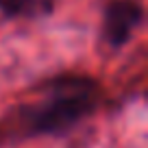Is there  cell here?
<instances>
[{
    "mask_svg": "<svg viewBox=\"0 0 148 148\" xmlns=\"http://www.w3.org/2000/svg\"><path fill=\"white\" fill-rule=\"evenodd\" d=\"M96 105V85L89 79H61L48 87L46 96L28 109L33 133H63L81 122Z\"/></svg>",
    "mask_w": 148,
    "mask_h": 148,
    "instance_id": "1",
    "label": "cell"
},
{
    "mask_svg": "<svg viewBox=\"0 0 148 148\" xmlns=\"http://www.w3.org/2000/svg\"><path fill=\"white\" fill-rule=\"evenodd\" d=\"M142 7L135 0H113L105 11V37L111 46H122L142 22Z\"/></svg>",
    "mask_w": 148,
    "mask_h": 148,
    "instance_id": "2",
    "label": "cell"
},
{
    "mask_svg": "<svg viewBox=\"0 0 148 148\" xmlns=\"http://www.w3.org/2000/svg\"><path fill=\"white\" fill-rule=\"evenodd\" d=\"M52 7L55 0H0V9L7 15H46Z\"/></svg>",
    "mask_w": 148,
    "mask_h": 148,
    "instance_id": "3",
    "label": "cell"
}]
</instances>
